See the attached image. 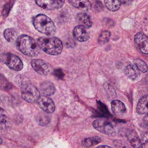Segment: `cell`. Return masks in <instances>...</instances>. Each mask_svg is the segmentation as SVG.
Segmentation results:
<instances>
[{
  "label": "cell",
  "instance_id": "1",
  "mask_svg": "<svg viewBox=\"0 0 148 148\" xmlns=\"http://www.w3.org/2000/svg\"><path fill=\"white\" fill-rule=\"evenodd\" d=\"M16 45L21 53L29 57L37 56L40 51L38 42L31 36L26 35H22L17 38Z\"/></svg>",
  "mask_w": 148,
  "mask_h": 148
},
{
  "label": "cell",
  "instance_id": "2",
  "mask_svg": "<svg viewBox=\"0 0 148 148\" xmlns=\"http://www.w3.org/2000/svg\"><path fill=\"white\" fill-rule=\"evenodd\" d=\"M40 48L46 53L51 56H57L62 53L63 45L60 39L56 37H42L37 41Z\"/></svg>",
  "mask_w": 148,
  "mask_h": 148
},
{
  "label": "cell",
  "instance_id": "3",
  "mask_svg": "<svg viewBox=\"0 0 148 148\" xmlns=\"http://www.w3.org/2000/svg\"><path fill=\"white\" fill-rule=\"evenodd\" d=\"M35 28L39 32L46 35H51L56 32V26L53 21L47 16L39 14L33 18Z\"/></svg>",
  "mask_w": 148,
  "mask_h": 148
},
{
  "label": "cell",
  "instance_id": "4",
  "mask_svg": "<svg viewBox=\"0 0 148 148\" xmlns=\"http://www.w3.org/2000/svg\"><path fill=\"white\" fill-rule=\"evenodd\" d=\"M21 97L25 101L34 103L38 101L40 98L39 90L32 84H26L23 85L21 88Z\"/></svg>",
  "mask_w": 148,
  "mask_h": 148
},
{
  "label": "cell",
  "instance_id": "5",
  "mask_svg": "<svg viewBox=\"0 0 148 148\" xmlns=\"http://www.w3.org/2000/svg\"><path fill=\"white\" fill-rule=\"evenodd\" d=\"M92 126L98 131L107 135H113L116 133L113 125L104 119L99 118L95 120L92 123Z\"/></svg>",
  "mask_w": 148,
  "mask_h": 148
},
{
  "label": "cell",
  "instance_id": "6",
  "mask_svg": "<svg viewBox=\"0 0 148 148\" xmlns=\"http://www.w3.org/2000/svg\"><path fill=\"white\" fill-rule=\"evenodd\" d=\"M3 62L11 69L20 71L23 68V63L21 60L17 56L10 53L5 54L2 58Z\"/></svg>",
  "mask_w": 148,
  "mask_h": 148
},
{
  "label": "cell",
  "instance_id": "7",
  "mask_svg": "<svg viewBox=\"0 0 148 148\" xmlns=\"http://www.w3.org/2000/svg\"><path fill=\"white\" fill-rule=\"evenodd\" d=\"M31 65L36 72L42 75H47L51 72V66L46 61L40 59H34Z\"/></svg>",
  "mask_w": 148,
  "mask_h": 148
},
{
  "label": "cell",
  "instance_id": "8",
  "mask_svg": "<svg viewBox=\"0 0 148 148\" xmlns=\"http://www.w3.org/2000/svg\"><path fill=\"white\" fill-rule=\"evenodd\" d=\"M36 3L46 10H54L61 8L65 0H35Z\"/></svg>",
  "mask_w": 148,
  "mask_h": 148
},
{
  "label": "cell",
  "instance_id": "9",
  "mask_svg": "<svg viewBox=\"0 0 148 148\" xmlns=\"http://www.w3.org/2000/svg\"><path fill=\"white\" fill-rule=\"evenodd\" d=\"M135 43L138 50L143 54H148V37L139 32L135 35Z\"/></svg>",
  "mask_w": 148,
  "mask_h": 148
},
{
  "label": "cell",
  "instance_id": "10",
  "mask_svg": "<svg viewBox=\"0 0 148 148\" xmlns=\"http://www.w3.org/2000/svg\"><path fill=\"white\" fill-rule=\"evenodd\" d=\"M40 108L47 113H51L55 110V105L53 100L47 96L40 97L38 101Z\"/></svg>",
  "mask_w": 148,
  "mask_h": 148
},
{
  "label": "cell",
  "instance_id": "11",
  "mask_svg": "<svg viewBox=\"0 0 148 148\" xmlns=\"http://www.w3.org/2000/svg\"><path fill=\"white\" fill-rule=\"evenodd\" d=\"M73 35L74 38L80 42H83L87 41L89 38L90 35L86 28L82 25H79L76 26L73 30Z\"/></svg>",
  "mask_w": 148,
  "mask_h": 148
},
{
  "label": "cell",
  "instance_id": "12",
  "mask_svg": "<svg viewBox=\"0 0 148 148\" xmlns=\"http://www.w3.org/2000/svg\"><path fill=\"white\" fill-rule=\"evenodd\" d=\"M126 136L133 148H143L142 140L135 130H128L126 133Z\"/></svg>",
  "mask_w": 148,
  "mask_h": 148
},
{
  "label": "cell",
  "instance_id": "13",
  "mask_svg": "<svg viewBox=\"0 0 148 148\" xmlns=\"http://www.w3.org/2000/svg\"><path fill=\"white\" fill-rule=\"evenodd\" d=\"M110 105L112 112L115 116L120 117L125 114L127 112L126 107L121 101L118 99L113 100Z\"/></svg>",
  "mask_w": 148,
  "mask_h": 148
},
{
  "label": "cell",
  "instance_id": "14",
  "mask_svg": "<svg viewBox=\"0 0 148 148\" xmlns=\"http://www.w3.org/2000/svg\"><path fill=\"white\" fill-rule=\"evenodd\" d=\"M69 2L73 7L82 10L88 11L91 9V3L89 0H69Z\"/></svg>",
  "mask_w": 148,
  "mask_h": 148
},
{
  "label": "cell",
  "instance_id": "15",
  "mask_svg": "<svg viewBox=\"0 0 148 148\" xmlns=\"http://www.w3.org/2000/svg\"><path fill=\"white\" fill-rule=\"evenodd\" d=\"M140 71L134 65H127L124 69L125 75L131 80H135L140 76Z\"/></svg>",
  "mask_w": 148,
  "mask_h": 148
},
{
  "label": "cell",
  "instance_id": "16",
  "mask_svg": "<svg viewBox=\"0 0 148 148\" xmlns=\"http://www.w3.org/2000/svg\"><path fill=\"white\" fill-rule=\"evenodd\" d=\"M136 110L139 114H146L148 113V95L143 96L139 100Z\"/></svg>",
  "mask_w": 148,
  "mask_h": 148
},
{
  "label": "cell",
  "instance_id": "17",
  "mask_svg": "<svg viewBox=\"0 0 148 148\" xmlns=\"http://www.w3.org/2000/svg\"><path fill=\"white\" fill-rule=\"evenodd\" d=\"M40 90L45 96H50L54 94L56 88L53 84L49 81L43 82L40 84Z\"/></svg>",
  "mask_w": 148,
  "mask_h": 148
},
{
  "label": "cell",
  "instance_id": "18",
  "mask_svg": "<svg viewBox=\"0 0 148 148\" xmlns=\"http://www.w3.org/2000/svg\"><path fill=\"white\" fill-rule=\"evenodd\" d=\"M76 20L77 23L81 24L82 25L84 26L86 28H90L92 25L90 17L85 13H80L77 14Z\"/></svg>",
  "mask_w": 148,
  "mask_h": 148
},
{
  "label": "cell",
  "instance_id": "19",
  "mask_svg": "<svg viewBox=\"0 0 148 148\" xmlns=\"http://www.w3.org/2000/svg\"><path fill=\"white\" fill-rule=\"evenodd\" d=\"M107 9L110 11L115 12L119 9L121 4V0H103Z\"/></svg>",
  "mask_w": 148,
  "mask_h": 148
},
{
  "label": "cell",
  "instance_id": "20",
  "mask_svg": "<svg viewBox=\"0 0 148 148\" xmlns=\"http://www.w3.org/2000/svg\"><path fill=\"white\" fill-rule=\"evenodd\" d=\"M101 141V139L98 136H93L86 138L82 140V145L86 147H89L95 145H97Z\"/></svg>",
  "mask_w": 148,
  "mask_h": 148
},
{
  "label": "cell",
  "instance_id": "21",
  "mask_svg": "<svg viewBox=\"0 0 148 148\" xmlns=\"http://www.w3.org/2000/svg\"><path fill=\"white\" fill-rule=\"evenodd\" d=\"M17 32L13 28H7L4 31L3 36L5 39L8 42H12L17 37Z\"/></svg>",
  "mask_w": 148,
  "mask_h": 148
},
{
  "label": "cell",
  "instance_id": "22",
  "mask_svg": "<svg viewBox=\"0 0 148 148\" xmlns=\"http://www.w3.org/2000/svg\"><path fill=\"white\" fill-rule=\"evenodd\" d=\"M110 37V32L109 31H103L99 35L98 38V42L100 45H104L109 41Z\"/></svg>",
  "mask_w": 148,
  "mask_h": 148
},
{
  "label": "cell",
  "instance_id": "23",
  "mask_svg": "<svg viewBox=\"0 0 148 148\" xmlns=\"http://www.w3.org/2000/svg\"><path fill=\"white\" fill-rule=\"evenodd\" d=\"M134 64L138 68V69L142 72H146L147 71L148 67L146 62L143 61L141 59L139 58H136L134 60Z\"/></svg>",
  "mask_w": 148,
  "mask_h": 148
},
{
  "label": "cell",
  "instance_id": "24",
  "mask_svg": "<svg viewBox=\"0 0 148 148\" xmlns=\"http://www.w3.org/2000/svg\"><path fill=\"white\" fill-rule=\"evenodd\" d=\"M10 120L5 114H2L1 112V129L2 130H5L9 127Z\"/></svg>",
  "mask_w": 148,
  "mask_h": 148
},
{
  "label": "cell",
  "instance_id": "25",
  "mask_svg": "<svg viewBox=\"0 0 148 148\" xmlns=\"http://www.w3.org/2000/svg\"><path fill=\"white\" fill-rule=\"evenodd\" d=\"M37 122L40 125H46L50 121L49 117L45 114H41L40 115H38L37 116Z\"/></svg>",
  "mask_w": 148,
  "mask_h": 148
},
{
  "label": "cell",
  "instance_id": "26",
  "mask_svg": "<svg viewBox=\"0 0 148 148\" xmlns=\"http://www.w3.org/2000/svg\"><path fill=\"white\" fill-rule=\"evenodd\" d=\"M141 140L144 148H148V132L143 135Z\"/></svg>",
  "mask_w": 148,
  "mask_h": 148
},
{
  "label": "cell",
  "instance_id": "27",
  "mask_svg": "<svg viewBox=\"0 0 148 148\" xmlns=\"http://www.w3.org/2000/svg\"><path fill=\"white\" fill-rule=\"evenodd\" d=\"M54 74L58 77H59L60 79H62L63 77H64V73H63L62 71L60 69H57V70H55L54 72Z\"/></svg>",
  "mask_w": 148,
  "mask_h": 148
},
{
  "label": "cell",
  "instance_id": "28",
  "mask_svg": "<svg viewBox=\"0 0 148 148\" xmlns=\"http://www.w3.org/2000/svg\"><path fill=\"white\" fill-rule=\"evenodd\" d=\"M10 3H8L7 5H6L4 8H3V15L4 16H6L8 15V14L9 13V12L10 10Z\"/></svg>",
  "mask_w": 148,
  "mask_h": 148
},
{
  "label": "cell",
  "instance_id": "29",
  "mask_svg": "<svg viewBox=\"0 0 148 148\" xmlns=\"http://www.w3.org/2000/svg\"><path fill=\"white\" fill-rule=\"evenodd\" d=\"M95 9L98 10H101L102 9H103V6L102 5V3L99 1H97L96 2H95Z\"/></svg>",
  "mask_w": 148,
  "mask_h": 148
},
{
  "label": "cell",
  "instance_id": "30",
  "mask_svg": "<svg viewBox=\"0 0 148 148\" xmlns=\"http://www.w3.org/2000/svg\"><path fill=\"white\" fill-rule=\"evenodd\" d=\"M143 123H144L146 125L148 126V113L146 114V116L143 117Z\"/></svg>",
  "mask_w": 148,
  "mask_h": 148
},
{
  "label": "cell",
  "instance_id": "31",
  "mask_svg": "<svg viewBox=\"0 0 148 148\" xmlns=\"http://www.w3.org/2000/svg\"><path fill=\"white\" fill-rule=\"evenodd\" d=\"M97 148H112L109 146H107V145H101V146H98Z\"/></svg>",
  "mask_w": 148,
  "mask_h": 148
}]
</instances>
